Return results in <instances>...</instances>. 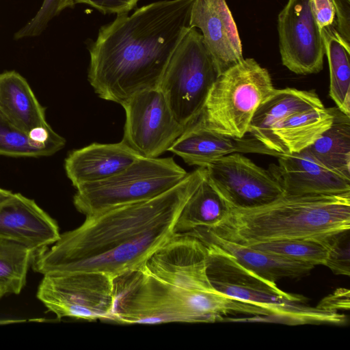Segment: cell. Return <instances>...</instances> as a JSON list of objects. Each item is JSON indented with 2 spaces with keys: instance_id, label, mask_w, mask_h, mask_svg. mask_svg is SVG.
<instances>
[{
  "instance_id": "obj_1",
  "label": "cell",
  "mask_w": 350,
  "mask_h": 350,
  "mask_svg": "<svg viewBox=\"0 0 350 350\" xmlns=\"http://www.w3.org/2000/svg\"><path fill=\"white\" fill-rule=\"evenodd\" d=\"M206 174V167H198L156 197L87 216L34 255L33 270L42 275L98 272L114 279L139 267L175 234L183 208Z\"/></svg>"
},
{
  "instance_id": "obj_2",
  "label": "cell",
  "mask_w": 350,
  "mask_h": 350,
  "mask_svg": "<svg viewBox=\"0 0 350 350\" xmlns=\"http://www.w3.org/2000/svg\"><path fill=\"white\" fill-rule=\"evenodd\" d=\"M109 321L120 324L214 323L237 314L241 301L216 291L206 275V247L175 234L139 267L113 279Z\"/></svg>"
},
{
  "instance_id": "obj_3",
  "label": "cell",
  "mask_w": 350,
  "mask_h": 350,
  "mask_svg": "<svg viewBox=\"0 0 350 350\" xmlns=\"http://www.w3.org/2000/svg\"><path fill=\"white\" fill-rule=\"evenodd\" d=\"M194 0H163L119 15L99 29L89 48L88 81L102 99L120 105L158 88L167 64L190 27Z\"/></svg>"
},
{
  "instance_id": "obj_4",
  "label": "cell",
  "mask_w": 350,
  "mask_h": 350,
  "mask_svg": "<svg viewBox=\"0 0 350 350\" xmlns=\"http://www.w3.org/2000/svg\"><path fill=\"white\" fill-rule=\"evenodd\" d=\"M206 228L225 240L247 246L281 240L322 239L350 229V192L283 195L258 207L230 208L222 221Z\"/></svg>"
},
{
  "instance_id": "obj_5",
  "label": "cell",
  "mask_w": 350,
  "mask_h": 350,
  "mask_svg": "<svg viewBox=\"0 0 350 350\" xmlns=\"http://www.w3.org/2000/svg\"><path fill=\"white\" fill-rule=\"evenodd\" d=\"M202 241L206 247V275L216 291L268 308L276 315L279 323L292 325L341 323L340 313L303 305L305 298L301 295L280 290L275 282L245 267L214 243Z\"/></svg>"
},
{
  "instance_id": "obj_6",
  "label": "cell",
  "mask_w": 350,
  "mask_h": 350,
  "mask_svg": "<svg viewBox=\"0 0 350 350\" xmlns=\"http://www.w3.org/2000/svg\"><path fill=\"white\" fill-rule=\"evenodd\" d=\"M275 89L266 68L244 58L217 76L198 120L213 132L242 138L257 108Z\"/></svg>"
},
{
  "instance_id": "obj_7",
  "label": "cell",
  "mask_w": 350,
  "mask_h": 350,
  "mask_svg": "<svg viewBox=\"0 0 350 350\" xmlns=\"http://www.w3.org/2000/svg\"><path fill=\"white\" fill-rule=\"evenodd\" d=\"M173 157H140L119 173L76 187V209L87 216L146 200L174 187L187 175Z\"/></svg>"
},
{
  "instance_id": "obj_8",
  "label": "cell",
  "mask_w": 350,
  "mask_h": 350,
  "mask_svg": "<svg viewBox=\"0 0 350 350\" xmlns=\"http://www.w3.org/2000/svg\"><path fill=\"white\" fill-rule=\"evenodd\" d=\"M217 76L200 31L190 27L174 51L158 88L179 124L187 128L198 120Z\"/></svg>"
},
{
  "instance_id": "obj_9",
  "label": "cell",
  "mask_w": 350,
  "mask_h": 350,
  "mask_svg": "<svg viewBox=\"0 0 350 350\" xmlns=\"http://www.w3.org/2000/svg\"><path fill=\"white\" fill-rule=\"evenodd\" d=\"M37 298L60 319L109 321L113 307V279L98 272L43 275Z\"/></svg>"
},
{
  "instance_id": "obj_10",
  "label": "cell",
  "mask_w": 350,
  "mask_h": 350,
  "mask_svg": "<svg viewBox=\"0 0 350 350\" xmlns=\"http://www.w3.org/2000/svg\"><path fill=\"white\" fill-rule=\"evenodd\" d=\"M126 122L122 142L144 158H157L183 133L159 88L140 92L121 105Z\"/></svg>"
},
{
  "instance_id": "obj_11",
  "label": "cell",
  "mask_w": 350,
  "mask_h": 350,
  "mask_svg": "<svg viewBox=\"0 0 350 350\" xmlns=\"http://www.w3.org/2000/svg\"><path fill=\"white\" fill-rule=\"evenodd\" d=\"M204 167L208 180L230 208L258 207L284 195L269 170L241 153L223 156Z\"/></svg>"
},
{
  "instance_id": "obj_12",
  "label": "cell",
  "mask_w": 350,
  "mask_h": 350,
  "mask_svg": "<svg viewBox=\"0 0 350 350\" xmlns=\"http://www.w3.org/2000/svg\"><path fill=\"white\" fill-rule=\"evenodd\" d=\"M278 31L284 66L297 75L323 70L325 48L310 0H288L278 14Z\"/></svg>"
},
{
  "instance_id": "obj_13",
  "label": "cell",
  "mask_w": 350,
  "mask_h": 350,
  "mask_svg": "<svg viewBox=\"0 0 350 350\" xmlns=\"http://www.w3.org/2000/svg\"><path fill=\"white\" fill-rule=\"evenodd\" d=\"M189 25L200 30L218 75L244 59L237 27L226 0H194Z\"/></svg>"
},
{
  "instance_id": "obj_14",
  "label": "cell",
  "mask_w": 350,
  "mask_h": 350,
  "mask_svg": "<svg viewBox=\"0 0 350 350\" xmlns=\"http://www.w3.org/2000/svg\"><path fill=\"white\" fill-rule=\"evenodd\" d=\"M269 171L284 195H332L350 192V180L325 168L306 149L278 157Z\"/></svg>"
},
{
  "instance_id": "obj_15",
  "label": "cell",
  "mask_w": 350,
  "mask_h": 350,
  "mask_svg": "<svg viewBox=\"0 0 350 350\" xmlns=\"http://www.w3.org/2000/svg\"><path fill=\"white\" fill-rule=\"evenodd\" d=\"M60 236L55 219L33 200L13 193L0 203V239L14 241L35 254L57 241Z\"/></svg>"
},
{
  "instance_id": "obj_16",
  "label": "cell",
  "mask_w": 350,
  "mask_h": 350,
  "mask_svg": "<svg viewBox=\"0 0 350 350\" xmlns=\"http://www.w3.org/2000/svg\"><path fill=\"white\" fill-rule=\"evenodd\" d=\"M189 165L204 167L211 161L235 152H252L279 157L247 134L236 138L213 132L197 120L188 126L169 150Z\"/></svg>"
},
{
  "instance_id": "obj_17",
  "label": "cell",
  "mask_w": 350,
  "mask_h": 350,
  "mask_svg": "<svg viewBox=\"0 0 350 350\" xmlns=\"http://www.w3.org/2000/svg\"><path fill=\"white\" fill-rule=\"evenodd\" d=\"M142 157L122 142L93 143L72 151L65 159V171L72 185L108 178L124 170Z\"/></svg>"
},
{
  "instance_id": "obj_18",
  "label": "cell",
  "mask_w": 350,
  "mask_h": 350,
  "mask_svg": "<svg viewBox=\"0 0 350 350\" xmlns=\"http://www.w3.org/2000/svg\"><path fill=\"white\" fill-rule=\"evenodd\" d=\"M187 233L202 241L214 243L245 267L273 282L284 278H294L306 275L314 267L225 240L204 227L197 228Z\"/></svg>"
},
{
  "instance_id": "obj_19",
  "label": "cell",
  "mask_w": 350,
  "mask_h": 350,
  "mask_svg": "<svg viewBox=\"0 0 350 350\" xmlns=\"http://www.w3.org/2000/svg\"><path fill=\"white\" fill-rule=\"evenodd\" d=\"M332 121L329 107L295 112L273 126L262 145L280 154L301 152L312 144Z\"/></svg>"
},
{
  "instance_id": "obj_20",
  "label": "cell",
  "mask_w": 350,
  "mask_h": 350,
  "mask_svg": "<svg viewBox=\"0 0 350 350\" xmlns=\"http://www.w3.org/2000/svg\"><path fill=\"white\" fill-rule=\"evenodd\" d=\"M0 113L26 133L50 127L44 109L27 81L14 70L0 73Z\"/></svg>"
},
{
  "instance_id": "obj_21",
  "label": "cell",
  "mask_w": 350,
  "mask_h": 350,
  "mask_svg": "<svg viewBox=\"0 0 350 350\" xmlns=\"http://www.w3.org/2000/svg\"><path fill=\"white\" fill-rule=\"evenodd\" d=\"M323 107L314 90L275 89L256 110L247 133L262 145L272 128L287 116L297 111Z\"/></svg>"
},
{
  "instance_id": "obj_22",
  "label": "cell",
  "mask_w": 350,
  "mask_h": 350,
  "mask_svg": "<svg viewBox=\"0 0 350 350\" xmlns=\"http://www.w3.org/2000/svg\"><path fill=\"white\" fill-rule=\"evenodd\" d=\"M329 108L331 126L306 150L325 168L350 180V116Z\"/></svg>"
},
{
  "instance_id": "obj_23",
  "label": "cell",
  "mask_w": 350,
  "mask_h": 350,
  "mask_svg": "<svg viewBox=\"0 0 350 350\" xmlns=\"http://www.w3.org/2000/svg\"><path fill=\"white\" fill-rule=\"evenodd\" d=\"M230 209L206 174L183 208L174 232L183 234L200 227H214L227 217Z\"/></svg>"
},
{
  "instance_id": "obj_24",
  "label": "cell",
  "mask_w": 350,
  "mask_h": 350,
  "mask_svg": "<svg viewBox=\"0 0 350 350\" xmlns=\"http://www.w3.org/2000/svg\"><path fill=\"white\" fill-rule=\"evenodd\" d=\"M321 32L329 66V96L340 111L350 116V44L333 26Z\"/></svg>"
},
{
  "instance_id": "obj_25",
  "label": "cell",
  "mask_w": 350,
  "mask_h": 350,
  "mask_svg": "<svg viewBox=\"0 0 350 350\" xmlns=\"http://www.w3.org/2000/svg\"><path fill=\"white\" fill-rule=\"evenodd\" d=\"M66 144L59 137L41 142L30 133H26L10 122L0 113V155L14 157H39L51 156Z\"/></svg>"
},
{
  "instance_id": "obj_26",
  "label": "cell",
  "mask_w": 350,
  "mask_h": 350,
  "mask_svg": "<svg viewBox=\"0 0 350 350\" xmlns=\"http://www.w3.org/2000/svg\"><path fill=\"white\" fill-rule=\"evenodd\" d=\"M34 255L22 244L0 239V291L4 295L21 292Z\"/></svg>"
},
{
  "instance_id": "obj_27",
  "label": "cell",
  "mask_w": 350,
  "mask_h": 350,
  "mask_svg": "<svg viewBox=\"0 0 350 350\" xmlns=\"http://www.w3.org/2000/svg\"><path fill=\"white\" fill-rule=\"evenodd\" d=\"M325 238L274 241L256 243L250 246L287 259L314 266L324 265L328 251Z\"/></svg>"
},
{
  "instance_id": "obj_28",
  "label": "cell",
  "mask_w": 350,
  "mask_h": 350,
  "mask_svg": "<svg viewBox=\"0 0 350 350\" xmlns=\"http://www.w3.org/2000/svg\"><path fill=\"white\" fill-rule=\"evenodd\" d=\"M350 229L345 230L325 238L327 256L325 262L334 273L349 275Z\"/></svg>"
},
{
  "instance_id": "obj_29",
  "label": "cell",
  "mask_w": 350,
  "mask_h": 350,
  "mask_svg": "<svg viewBox=\"0 0 350 350\" xmlns=\"http://www.w3.org/2000/svg\"><path fill=\"white\" fill-rule=\"evenodd\" d=\"M75 5L73 0H44L35 16L15 33L14 38L18 40L39 36L52 18L65 8Z\"/></svg>"
},
{
  "instance_id": "obj_30",
  "label": "cell",
  "mask_w": 350,
  "mask_h": 350,
  "mask_svg": "<svg viewBox=\"0 0 350 350\" xmlns=\"http://www.w3.org/2000/svg\"><path fill=\"white\" fill-rule=\"evenodd\" d=\"M75 4L83 3L94 8L103 14H128L139 0H73Z\"/></svg>"
},
{
  "instance_id": "obj_31",
  "label": "cell",
  "mask_w": 350,
  "mask_h": 350,
  "mask_svg": "<svg viewBox=\"0 0 350 350\" xmlns=\"http://www.w3.org/2000/svg\"><path fill=\"white\" fill-rule=\"evenodd\" d=\"M310 6L320 31L333 26L336 12L332 0H310Z\"/></svg>"
},
{
  "instance_id": "obj_32",
  "label": "cell",
  "mask_w": 350,
  "mask_h": 350,
  "mask_svg": "<svg viewBox=\"0 0 350 350\" xmlns=\"http://www.w3.org/2000/svg\"><path fill=\"white\" fill-rule=\"evenodd\" d=\"M336 12V30L350 44V0H332Z\"/></svg>"
},
{
  "instance_id": "obj_33",
  "label": "cell",
  "mask_w": 350,
  "mask_h": 350,
  "mask_svg": "<svg viewBox=\"0 0 350 350\" xmlns=\"http://www.w3.org/2000/svg\"><path fill=\"white\" fill-rule=\"evenodd\" d=\"M318 307L333 312L341 309L349 310V291L344 288L338 289L332 295L325 297Z\"/></svg>"
},
{
  "instance_id": "obj_34",
  "label": "cell",
  "mask_w": 350,
  "mask_h": 350,
  "mask_svg": "<svg viewBox=\"0 0 350 350\" xmlns=\"http://www.w3.org/2000/svg\"><path fill=\"white\" fill-rule=\"evenodd\" d=\"M12 195V191L0 188V203L8 200Z\"/></svg>"
},
{
  "instance_id": "obj_35",
  "label": "cell",
  "mask_w": 350,
  "mask_h": 350,
  "mask_svg": "<svg viewBox=\"0 0 350 350\" xmlns=\"http://www.w3.org/2000/svg\"><path fill=\"white\" fill-rule=\"evenodd\" d=\"M4 295V294L0 291V299Z\"/></svg>"
}]
</instances>
